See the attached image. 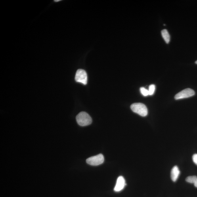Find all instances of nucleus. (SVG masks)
Here are the masks:
<instances>
[{
  "label": "nucleus",
  "instance_id": "obj_13",
  "mask_svg": "<svg viewBox=\"0 0 197 197\" xmlns=\"http://www.w3.org/2000/svg\"><path fill=\"white\" fill-rule=\"evenodd\" d=\"M194 184L195 186L197 188V179L196 180Z\"/></svg>",
  "mask_w": 197,
  "mask_h": 197
},
{
  "label": "nucleus",
  "instance_id": "obj_12",
  "mask_svg": "<svg viewBox=\"0 0 197 197\" xmlns=\"http://www.w3.org/2000/svg\"><path fill=\"white\" fill-rule=\"evenodd\" d=\"M192 160L195 164L197 165V154H195L192 156Z\"/></svg>",
  "mask_w": 197,
  "mask_h": 197
},
{
  "label": "nucleus",
  "instance_id": "obj_2",
  "mask_svg": "<svg viewBox=\"0 0 197 197\" xmlns=\"http://www.w3.org/2000/svg\"><path fill=\"white\" fill-rule=\"evenodd\" d=\"M131 108L135 112L140 116L145 117L148 115V110L146 107L141 103H133L131 106Z\"/></svg>",
  "mask_w": 197,
  "mask_h": 197
},
{
  "label": "nucleus",
  "instance_id": "obj_11",
  "mask_svg": "<svg viewBox=\"0 0 197 197\" xmlns=\"http://www.w3.org/2000/svg\"><path fill=\"white\" fill-rule=\"evenodd\" d=\"M140 91L142 95L144 96H146L149 95L148 90L146 89L144 87H142L140 88Z\"/></svg>",
  "mask_w": 197,
  "mask_h": 197
},
{
  "label": "nucleus",
  "instance_id": "obj_3",
  "mask_svg": "<svg viewBox=\"0 0 197 197\" xmlns=\"http://www.w3.org/2000/svg\"><path fill=\"white\" fill-rule=\"evenodd\" d=\"M104 161V157L102 154H100L87 159L86 162L88 164L93 166H97L101 165Z\"/></svg>",
  "mask_w": 197,
  "mask_h": 197
},
{
  "label": "nucleus",
  "instance_id": "obj_4",
  "mask_svg": "<svg viewBox=\"0 0 197 197\" xmlns=\"http://www.w3.org/2000/svg\"><path fill=\"white\" fill-rule=\"evenodd\" d=\"M75 80L77 82L80 83L84 85L87 83V75L86 72L84 70L79 69L77 71Z\"/></svg>",
  "mask_w": 197,
  "mask_h": 197
},
{
  "label": "nucleus",
  "instance_id": "obj_5",
  "mask_svg": "<svg viewBox=\"0 0 197 197\" xmlns=\"http://www.w3.org/2000/svg\"><path fill=\"white\" fill-rule=\"evenodd\" d=\"M195 92L193 90L190 89H184L176 95L175 98L176 100L183 99L193 96Z\"/></svg>",
  "mask_w": 197,
  "mask_h": 197
},
{
  "label": "nucleus",
  "instance_id": "obj_7",
  "mask_svg": "<svg viewBox=\"0 0 197 197\" xmlns=\"http://www.w3.org/2000/svg\"><path fill=\"white\" fill-rule=\"evenodd\" d=\"M180 174V171L177 166H175L172 169L171 171V178L174 182L177 181Z\"/></svg>",
  "mask_w": 197,
  "mask_h": 197
},
{
  "label": "nucleus",
  "instance_id": "obj_1",
  "mask_svg": "<svg viewBox=\"0 0 197 197\" xmlns=\"http://www.w3.org/2000/svg\"><path fill=\"white\" fill-rule=\"evenodd\" d=\"M78 124L81 126H85L91 124L92 119L91 117L87 113L82 112L79 113L76 117Z\"/></svg>",
  "mask_w": 197,
  "mask_h": 197
},
{
  "label": "nucleus",
  "instance_id": "obj_15",
  "mask_svg": "<svg viewBox=\"0 0 197 197\" xmlns=\"http://www.w3.org/2000/svg\"><path fill=\"white\" fill-rule=\"evenodd\" d=\"M195 63H196V64H197V61H196L195 62Z\"/></svg>",
  "mask_w": 197,
  "mask_h": 197
},
{
  "label": "nucleus",
  "instance_id": "obj_9",
  "mask_svg": "<svg viewBox=\"0 0 197 197\" xmlns=\"http://www.w3.org/2000/svg\"><path fill=\"white\" fill-rule=\"evenodd\" d=\"M197 179V177L196 176H190L186 178V181L189 183L194 184Z\"/></svg>",
  "mask_w": 197,
  "mask_h": 197
},
{
  "label": "nucleus",
  "instance_id": "obj_8",
  "mask_svg": "<svg viewBox=\"0 0 197 197\" xmlns=\"http://www.w3.org/2000/svg\"><path fill=\"white\" fill-rule=\"evenodd\" d=\"M161 34L163 39L167 44H168L170 40V36L166 29H163L161 31Z\"/></svg>",
  "mask_w": 197,
  "mask_h": 197
},
{
  "label": "nucleus",
  "instance_id": "obj_10",
  "mask_svg": "<svg viewBox=\"0 0 197 197\" xmlns=\"http://www.w3.org/2000/svg\"><path fill=\"white\" fill-rule=\"evenodd\" d=\"M155 91V85H149V95H153Z\"/></svg>",
  "mask_w": 197,
  "mask_h": 197
},
{
  "label": "nucleus",
  "instance_id": "obj_6",
  "mask_svg": "<svg viewBox=\"0 0 197 197\" xmlns=\"http://www.w3.org/2000/svg\"><path fill=\"white\" fill-rule=\"evenodd\" d=\"M126 185V184L124 177L120 176L117 180L116 185L114 188V191L117 192L121 191L124 188Z\"/></svg>",
  "mask_w": 197,
  "mask_h": 197
},
{
  "label": "nucleus",
  "instance_id": "obj_14",
  "mask_svg": "<svg viewBox=\"0 0 197 197\" xmlns=\"http://www.w3.org/2000/svg\"><path fill=\"white\" fill-rule=\"evenodd\" d=\"M60 1V0H58V1H54V2H57L58 1Z\"/></svg>",
  "mask_w": 197,
  "mask_h": 197
}]
</instances>
